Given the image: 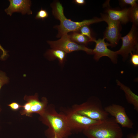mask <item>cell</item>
<instances>
[{
    "label": "cell",
    "instance_id": "obj_1",
    "mask_svg": "<svg viewBox=\"0 0 138 138\" xmlns=\"http://www.w3.org/2000/svg\"><path fill=\"white\" fill-rule=\"evenodd\" d=\"M41 116L49 127L50 136L55 135L58 138H67L72 134L65 116L62 112L58 113L54 105L50 106L48 110L46 109Z\"/></svg>",
    "mask_w": 138,
    "mask_h": 138
},
{
    "label": "cell",
    "instance_id": "obj_2",
    "mask_svg": "<svg viewBox=\"0 0 138 138\" xmlns=\"http://www.w3.org/2000/svg\"><path fill=\"white\" fill-rule=\"evenodd\" d=\"M52 7L53 15L60 21V25L56 26L58 30L57 37L58 38L61 37L63 35L67 34L69 32L79 31L80 28L84 26L88 25L103 21L101 18L95 17L81 22L74 21L67 19L65 16L63 8L59 2H56L53 3Z\"/></svg>",
    "mask_w": 138,
    "mask_h": 138
},
{
    "label": "cell",
    "instance_id": "obj_3",
    "mask_svg": "<svg viewBox=\"0 0 138 138\" xmlns=\"http://www.w3.org/2000/svg\"><path fill=\"white\" fill-rule=\"evenodd\" d=\"M82 132L88 138H122L123 135L121 128L113 117L87 128Z\"/></svg>",
    "mask_w": 138,
    "mask_h": 138
},
{
    "label": "cell",
    "instance_id": "obj_4",
    "mask_svg": "<svg viewBox=\"0 0 138 138\" xmlns=\"http://www.w3.org/2000/svg\"><path fill=\"white\" fill-rule=\"evenodd\" d=\"M71 107L80 114L96 121H102L109 117L101 100L96 97H91L81 104H74Z\"/></svg>",
    "mask_w": 138,
    "mask_h": 138
},
{
    "label": "cell",
    "instance_id": "obj_5",
    "mask_svg": "<svg viewBox=\"0 0 138 138\" xmlns=\"http://www.w3.org/2000/svg\"><path fill=\"white\" fill-rule=\"evenodd\" d=\"M60 110L65 116L72 133L83 132L87 128L99 123L102 121L93 120L81 115L72 107L61 108Z\"/></svg>",
    "mask_w": 138,
    "mask_h": 138
},
{
    "label": "cell",
    "instance_id": "obj_6",
    "mask_svg": "<svg viewBox=\"0 0 138 138\" xmlns=\"http://www.w3.org/2000/svg\"><path fill=\"white\" fill-rule=\"evenodd\" d=\"M58 40L48 41L47 42L52 49L61 50L66 53L74 51L82 50L88 54H93V49L74 42L71 39L68 34H64Z\"/></svg>",
    "mask_w": 138,
    "mask_h": 138
},
{
    "label": "cell",
    "instance_id": "obj_7",
    "mask_svg": "<svg viewBox=\"0 0 138 138\" xmlns=\"http://www.w3.org/2000/svg\"><path fill=\"white\" fill-rule=\"evenodd\" d=\"M137 27L132 25L130 30L124 36L121 37L122 44L120 49L117 51V55H122L125 60L129 53L138 51V34Z\"/></svg>",
    "mask_w": 138,
    "mask_h": 138
},
{
    "label": "cell",
    "instance_id": "obj_8",
    "mask_svg": "<svg viewBox=\"0 0 138 138\" xmlns=\"http://www.w3.org/2000/svg\"><path fill=\"white\" fill-rule=\"evenodd\" d=\"M101 18L107 24L104 37L110 42V46L114 47L118 44L121 37L120 33L121 23L111 19L107 14H101Z\"/></svg>",
    "mask_w": 138,
    "mask_h": 138
},
{
    "label": "cell",
    "instance_id": "obj_9",
    "mask_svg": "<svg viewBox=\"0 0 138 138\" xmlns=\"http://www.w3.org/2000/svg\"><path fill=\"white\" fill-rule=\"evenodd\" d=\"M105 111L115 119L116 122L124 128H133V123L127 115L125 108L122 106L113 104L104 108Z\"/></svg>",
    "mask_w": 138,
    "mask_h": 138
},
{
    "label": "cell",
    "instance_id": "obj_10",
    "mask_svg": "<svg viewBox=\"0 0 138 138\" xmlns=\"http://www.w3.org/2000/svg\"><path fill=\"white\" fill-rule=\"evenodd\" d=\"M105 38L99 39L97 40L95 39L93 42L96 43L94 49L93 50V53L94 54V58L96 61H98L101 57L107 56L109 57L114 63L117 62V54L116 51H112L107 47L110 46V43L106 42Z\"/></svg>",
    "mask_w": 138,
    "mask_h": 138
},
{
    "label": "cell",
    "instance_id": "obj_11",
    "mask_svg": "<svg viewBox=\"0 0 138 138\" xmlns=\"http://www.w3.org/2000/svg\"><path fill=\"white\" fill-rule=\"evenodd\" d=\"M8 7L5 9V11L8 15L11 16L14 12H20L23 15L31 14L30 9L31 4L30 1L28 0H9Z\"/></svg>",
    "mask_w": 138,
    "mask_h": 138
},
{
    "label": "cell",
    "instance_id": "obj_12",
    "mask_svg": "<svg viewBox=\"0 0 138 138\" xmlns=\"http://www.w3.org/2000/svg\"><path fill=\"white\" fill-rule=\"evenodd\" d=\"M108 15L112 19L125 24L130 21V7L121 10L108 9L107 10Z\"/></svg>",
    "mask_w": 138,
    "mask_h": 138
},
{
    "label": "cell",
    "instance_id": "obj_13",
    "mask_svg": "<svg viewBox=\"0 0 138 138\" xmlns=\"http://www.w3.org/2000/svg\"><path fill=\"white\" fill-rule=\"evenodd\" d=\"M116 82L120 88L125 93L126 98L128 102L132 105L134 109L138 111V96L134 93L128 87L124 85L118 80Z\"/></svg>",
    "mask_w": 138,
    "mask_h": 138
},
{
    "label": "cell",
    "instance_id": "obj_14",
    "mask_svg": "<svg viewBox=\"0 0 138 138\" xmlns=\"http://www.w3.org/2000/svg\"><path fill=\"white\" fill-rule=\"evenodd\" d=\"M28 99L31 103L30 113L36 112L40 114L41 115L44 112L45 109L47 100L45 98H42V101L38 100L37 95L29 97Z\"/></svg>",
    "mask_w": 138,
    "mask_h": 138
},
{
    "label": "cell",
    "instance_id": "obj_15",
    "mask_svg": "<svg viewBox=\"0 0 138 138\" xmlns=\"http://www.w3.org/2000/svg\"><path fill=\"white\" fill-rule=\"evenodd\" d=\"M66 54L61 50L52 49L47 51L46 55L50 59H57L60 63L62 64L65 60Z\"/></svg>",
    "mask_w": 138,
    "mask_h": 138
},
{
    "label": "cell",
    "instance_id": "obj_16",
    "mask_svg": "<svg viewBox=\"0 0 138 138\" xmlns=\"http://www.w3.org/2000/svg\"><path fill=\"white\" fill-rule=\"evenodd\" d=\"M69 36L72 41L80 45H85L91 42L87 37L77 32H73Z\"/></svg>",
    "mask_w": 138,
    "mask_h": 138
},
{
    "label": "cell",
    "instance_id": "obj_17",
    "mask_svg": "<svg viewBox=\"0 0 138 138\" xmlns=\"http://www.w3.org/2000/svg\"><path fill=\"white\" fill-rule=\"evenodd\" d=\"M130 19L133 25L137 27L138 24V7L137 5L130 7Z\"/></svg>",
    "mask_w": 138,
    "mask_h": 138
},
{
    "label": "cell",
    "instance_id": "obj_18",
    "mask_svg": "<svg viewBox=\"0 0 138 138\" xmlns=\"http://www.w3.org/2000/svg\"><path fill=\"white\" fill-rule=\"evenodd\" d=\"M88 25H85L81 27L79 31L80 33L87 37L91 42H93L95 38L92 37L91 35L90 30Z\"/></svg>",
    "mask_w": 138,
    "mask_h": 138
},
{
    "label": "cell",
    "instance_id": "obj_19",
    "mask_svg": "<svg viewBox=\"0 0 138 138\" xmlns=\"http://www.w3.org/2000/svg\"><path fill=\"white\" fill-rule=\"evenodd\" d=\"M48 16V14L46 10L41 8L37 13L35 18L37 19L43 20Z\"/></svg>",
    "mask_w": 138,
    "mask_h": 138
},
{
    "label": "cell",
    "instance_id": "obj_20",
    "mask_svg": "<svg viewBox=\"0 0 138 138\" xmlns=\"http://www.w3.org/2000/svg\"><path fill=\"white\" fill-rule=\"evenodd\" d=\"M9 80L5 73L0 71V90L3 85L8 82Z\"/></svg>",
    "mask_w": 138,
    "mask_h": 138
},
{
    "label": "cell",
    "instance_id": "obj_21",
    "mask_svg": "<svg viewBox=\"0 0 138 138\" xmlns=\"http://www.w3.org/2000/svg\"><path fill=\"white\" fill-rule=\"evenodd\" d=\"M131 55L130 59V61L132 64L135 67L138 66V54L137 53H132V52L130 53Z\"/></svg>",
    "mask_w": 138,
    "mask_h": 138
},
{
    "label": "cell",
    "instance_id": "obj_22",
    "mask_svg": "<svg viewBox=\"0 0 138 138\" xmlns=\"http://www.w3.org/2000/svg\"><path fill=\"white\" fill-rule=\"evenodd\" d=\"M136 0H123L121 1L122 3L125 5H129L131 7L137 5Z\"/></svg>",
    "mask_w": 138,
    "mask_h": 138
},
{
    "label": "cell",
    "instance_id": "obj_23",
    "mask_svg": "<svg viewBox=\"0 0 138 138\" xmlns=\"http://www.w3.org/2000/svg\"><path fill=\"white\" fill-rule=\"evenodd\" d=\"M31 103L30 101L28 100V102L23 106V108L25 112L27 114L30 113Z\"/></svg>",
    "mask_w": 138,
    "mask_h": 138
},
{
    "label": "cell",
    "instance_id": "obj_24",
    "mask_svg": "<svg viewBox=\"0 0 138 138\" xmlns=\"http://www.w3.org/2000/svg\"><path fill=\"white\" fill-rule=\"evenodd\" d=\"M13 110H16L19 109L20 106L17 103L13 102L8 105Z\"/></svg>",
    "mask_w": 138,
    "mask_h": 138
},
{
    "label": "cell",
    "instance_id": "obj_25",
    "mask_svg": "<svg viewBox=\"0 0 138 138\" xmlns=\"http://www.w3.org/2000/svg\"><path fill=\"white\" fill-rule=\"evenodd\" d=\"M127 138H138V132H137L135 134L130 133L127 135Z\"/></svg>",
    "mask_w": 138,
    "mask_h": 138
},
{
    "label": "cell",
    "instance_id": "obj_26",
    "mask_svg": "<svg viewBox=\"0 0 138 138\" xmlns=\"http://www.w3.org/2000/svg\"><path fill=\"white\" fill-rule=\"evenodd\" d=\"M75 3L79 5H83L85 3V1L84 0H75Z\"/></svg>",
    "mask_w": 138,
    "mask_h": 138
},
{
    "label": "cell",
    "instance_id": "obj_27",
    "mask_svg": "<svg viewBox=\"0 0 138 138\" xmlns=\"http://www.w3.org/2000/svg\"><path fill=\"white\" fill-rule=\"evenodd\" d=\"M0 49L3 52V54L2 55L1 57H4L5 55H7V52L3 48L0 44Z\"/></svg>",
    "mask_w": 138,
    "mask_h": 138
},
{
    "label": "cell",
    "instance_id": "obj_28",
    "mask_svg": "<svg viewBox=\"0 0 138 138\" xmlns=\"http://www.w3.org/2000/svg\"><path fill=\"white\" fill-rule=\"evenodd\" d=\"M49 138H58L56 135H54L53 136H50Z\"/></svg>",
    "mask_w": 138,
    "mask_h": 138
}]
</instances>
